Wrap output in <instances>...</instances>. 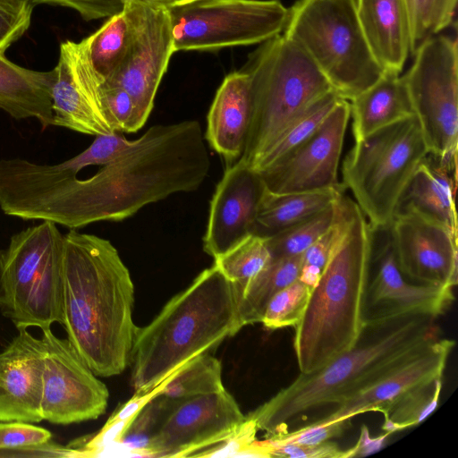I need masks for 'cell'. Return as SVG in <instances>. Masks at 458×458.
<instances>
[{"label": "cell", "mask_w": 458, "mask_h": 458, "mask_svg": "<svg viewBox=\"0 0 458 458\" xmlns=\"http://www.w3.org/2000/svg\"><path fill=\"white\" fill-rule=\"evenodd\" d=\"M210 165L198 121L157 124L88 179L0 174V208L23 220L50 221L71 229L122 221L172 194L196 191Z\"/></svg>", "instance_id": "6da1fadb"}, {"label": "cell", "mask_w": 458, "mask_h": 458, "mask_svg": "<svg viewBox=\"0 0 458 458\" xmlns=\"http://www.w3.org/2000/svg\"><path fill=\"white\" fill-rule=\"evenodd\" d=\"M133 304V282L114 246L75 229L64 234L61 325L98 377L120 375L131 364L139 328Z\"/></svg>", "instance_id": "7a4b0ae2"}, {"label": "cell", "mask_w": 458, "mask_h": 458, "mask_svg": "<svg viewBox=\"0 0 458 458\" xmlns=\"http://www.w3.org/2000/svg\"><path fill=\"white\" fill-rule=\"evenodd\" d=\"M436 319L411 315L367 322L352 348L314 372H300L246 417L267 437L288 432L290 423L305 412L340 403L439 338Z\"/></svg>", "instance_id": "3957f363"}, {"label": "cell", "mask_w": 458, "mask_h": 458, "mask_svg": "<svg viewBox=\"0 0 458 458\" xmlns=\"http://www.w3.org/2000/svg\"><path fill=\"white\" fill-rule=\"evenodd\" d=\"M240 297L236 285L215 265L172 297L136 333L131 357L135 392L153 390L191 359L237 334L243 327Z\"/></svg>", "instance_id": "277c9868"}, {"label": "cell", "mask_w": 458, "mask_h": 458, "mask_svg": "<svg viewBox=\"0 0 458 458\" xmlns=\"http://www.w3.org/2000/svg\"><path fill=\"white\" fill-rule=\"evenodd\" d=\"M369 274V223L357 205L345 239L326 264L295 327L301 373L314 372L354 346L366 325Z\"/></svg>", "instance_id": "5b68a950"}, {"label": "cell", "mask_w": 458, "mask_h": 458, "mask_svg": "<svg viewBox=\"0 0 458 458\" xmlns=\"http://www.w3.org/2000/svg\"><path fill=\"white\" fill-rule=\"evenodd\" d=\"M242 69L250 78L251 113L240 159L252 167L285 128L334 89L302 47L283 33L261 43Z\"/></svg>", "instance_id": "8992f818"}, {"label": "cell", "mask_w": 458, "mask_h": 458, "mask_svg": "<svg viewBox=\"0 0 458 458\" xmlns=\"http://www.w3.org/2000/svg\"><path fill=\"white\" fill-rule=\"evenodd\" d=\"M282 33L302 47L347 101L385 72L365 39L352 0H299L289 9Z\"/></svg>", "instance_id": "52a82bcc"}, {"label": "cell", "mask_w": 458, "mask_h": 458, "mask_svg": "<svg viewBox=\"0 0 458 458\" xmlns=\"http://www.w3.org/2000/svg\"><path fill=\"white\" fill-rule=\"evenodd\" d=\"M64 235L43 221L0 250V311L18 329L62 324Z\"/></svg>", "instance_id": "ba28073f"}, {"label": "cell", "mask_w": 458, "mask_h": 458, "mask_svg": "<svg viewBox=\"0 0 458 458\" xmlns=\"http://www.w3.org/2000/svg\"><path fill=\"white\" fill-rule=\"evenodd\" d=\"M428 153L415 115L354 141L342 165L344 189L371 225L392 223L398 200Z\"/></svg>", "instance_id": "9c48e42d"}, {"label": "cell", "mask_w": 458, "mask_h": 458, "mask_svg": "<svg viewBox=\"0 0 458 458\" xmlns=\"http://www.w3.org/2000/svg\"><path fill=\"white\" fill-rule=\"evenodd\" d=\"M168 9L174 51L261 44L285 27L280 0H193Z\"/></svg>", "instance_id": "30bf717a"}, {"label": "cell", "mask_w": 458, "mask_h": 458, "mask_svg": "<svg viewBox=\"0 0 458 458\" xmlns=\"http://www.w3.org/2000/svg\"><path fill=\"white\" fill-rule=\"evenodd\" d=\"M415 59L402 76L428 150L444 163H457V40L432 36L415 49Z\"/></svg>", "instance_id": "8fae6325"}, {"label": "cell", "mask_w": 458, "mask_h": 458, "mask_svg": "<svg viewBox=\"0 0 458 458\" xmlns=\"http://www.w3.org/2000/svg\"><path fill=\"white\" fill-rule=\"evenodd\" d=\"M132 22L127 53L107 83L123 88L135 106V126L143 127L174 53L168 9L144 0H126Z\"/></svg>", "instance_id": "7c38bea8"}, {"label": "cell", "mask_w": 458, "mask_h": 458, "mask_svg": "<svg viewBox=\"0 0 458 458\" xmlns=\"http://www.w3.org/2000/svg\"><path fill=\"white\" fill-rule=\"evenodd\" d=\"M369 274L366 292L365 321L421 315L437 318L454 301L450 287L417 284L408 280L395 257L392 223L371 225Z\"/></svg>", "instance_id": "4fadbf2b"}, {"label": "cell", "mask_w": 458, "mask_h": 458, "mask_svg": "<svg viewBox=\"0 0 458 458\" xmlns=\"http://www.w3.org/2000/svg\"><path fill=\"white\" fill-rule=\"evenodd\" d=\"M44 349L42 419L69 425L96 420L106 410L109 391L69 340L42 329Z\"/></svg>", "instance_id": "5bb4252c"}, {"label": "cell", "mask_w": 458, "mask_h": 458, "mask_svg": "<svg viewBox=\"0 0 458 458\" xmlns=\"http://www.w3.org/2000/svg\"><path fill=\"white\" fill-rule=\"evenodd\" d=\"M246 420L225 388L177 403L152 436L147 456L190 457L233 436Z\"/></svg>", "instance_id": "9a60e30c"}, {"label": "cell", "mask_w": 458, "mask_h": 458, "mask_svg": "<svg viewBox=\"0 0 458 458\" xmlns=\"http://www.w3.org/2000/svg\"><path fill=\"white\" fill-rule=\"evenodd\" d=\"M350 118L349 101L339 99L308 140L272 165L258 172L267 190L283 194L344 189L338 181V166Z\"/></svg>", "instance_id": "2e32d148"}, {"label": "cell", "mask_w": 458, "mask_h": 458, "mask_svg": "<svg viewBox=\"0 0 458 458\" xmlns=\"http://www.w3.org/2000/svg\"><path fill=\"white\" fill-rule=\"evenodd\" d=\"M395 257L410 281L454 288L458 279L457 235L444 225L414 212L392 221Z\"/></svg>", "instance_id": "e0dca14e"}, {"label": "cell", "mask_w": 458, "mask_h": 458, "mask_svg": "<svg viewBox=\"0 0 458 458\" xmlns=\"http://www.w3.org/2000/svg\"><path fill=\"white\" fill-rule=\"evenodd\" d=\"M266 191L260 174L242 159L227 165L210 202L203 250L214 259L252 233Z\"/></svg>", "instance_id": "ac0fdd59"}, {"label": "cell", "mask_w": 458, "mask_h": 458, "mask_svg": "<svg viewBox=\"0 0 458 458\" xmlns=\"http://www.w3.org/2000/svg\"><path fill=\"white\" fill-rule=\"evenodd\" d=\"M455 341L439 337L383 377L336 404V409L314 423L352 419L369 411L386 413L403 394L442 378Z\"/></svg>", "instance_id": "d6986e66"}, {"label": "cell", "mask_w": 458, "mask_h": 458, "mask_svg": "<svg viewBox=\"0 0 458 458\" xmlns=\"http://www.w3.org/2000/svg\"><path fill=\"white\" fill-rule=\"evenodd\" d=\"M44 349L27 328L0 352V421H41Z\"/></svg>", "instance_id": "ffe728a7"}, {"label": "cell", "mask_w": 458, "mask_h": 458, "mask_svg": "<svg viewBox=\"0 0 458 458\" xmlns=\"http://www.w3.org/2000/svg\"><path fill=\"white\" fill-rule=\"evenodd\" d=\"M251 113L250 78L242 69L225 77L207 118L205 139L227 165L243 154Z\"/></svg>", "instance_id": "44dd1931"}, {"label": "cell", "mask_w": 458, "mask_h": 458, "mask_svg": "<svg viewBox=\"0 0 458 458\" xmlns=\"http://www.w3.org/2000/svg\"><path fill=\"white\" fill-rule=\"evenodd\" d=\"M369 49L379 65L400 73L411 53V35L405 0H352Z\"/></svg>", "instance_id": "7402d4cb"}, {"label": "cell", "mask_w": 458, "mask_h": 458, "mask_svg": "<svg viewBox=\"0 0 458 458\" xmlns=\"http://www.w3.org/2000/svg\"><path fill=\"white\" fill-rule=\"evenodd\" d=\"M456 174L457 165H448L428 153L404 188L394 215L414 212L444 225L457 235Z\"/></svg>", "instance_id": "603a6c76"}, {"label": "cell", "mask_w": 458, "mask_h": 458, "mask_svg": "<svg viewBox=\"0 0 458 458\" xmlns=\"http://www.w3.org/2000/svg\"><path fill=\"white\" fill-rule=\"evenodd\" d=\"M54 69L30 70L0 55V108L15 119L35 118L43 129L54 125Z\"/></svg>", "instance_id": "cb8c5ba5"}, {"label": "cell", "mask_w": 458, "mask_h": 458, "mask_svg": "<svg viewBox=\"0 0 458 458\" xmlns=\"http://www.w3.org/2000/svg\"><path fill=\"white\" fill-rule=\"evenodd\" d=\"M399 74L385 71L372 86L349 101L354 141L414 115L406 87Z\"/></svg>", "instance_id": "d4e9b609"}, {"label": "cell", "mask_w": 458, "mask_h": 458, "mask_svg": "<svg viewBox=\"0 0 458 458\" xmlns=\"http://www.w3.org/2000/svg\"><path fill=\"white\" fill-rule=\"evenodd\" d=\"M344 189L276 194L267 188L260 201L252 234L268 238L331 205Z\"/></svg>", "instance_id": "484cf974"}, {"label": "cell", "mask_w": 458, "mask_h": 458, "mask_svg": "<svg viewBox=\"0 0 458 458\" xmlns=\"http://www.w3.org/2000/svg\"><path fill=\"white\" fill-rule=\"evenodd\" d=\"M131 140L120 132L97 135L85 150L57 165H38L22 158L0 160V174L30 180H52L77 176L89 165H104L115 158Z\"/></svg>", "instance_id": "4316f807"}, {"label": "cell", "mask_w": 458, "mask_h": 458, "mask_svg": "<svg viewBox=\"0 0 458 458\" xmlns=\"http://www.w3.org/2000/svg\"><path fill=\"white\" fill-rule=\"evenodd\" d=\"M54 71L55 81L51 89L54 125L95 136L115 132L83 93L64 54L59 53Z\"/></svg>", "instance_id": "83f0119b"}, {"label": "cell", "mask_w": 458, "mask_h": 458, "mask_svg": "<svg viewBox=\"0 0 458 458\" xmlns=\"http://www.w3.org/2000/svg\"><path fill=\"white\" fill-rule=\"evenodd\" d=\"M301 266L302 255L271 259L251 279L239 301V314L243 327L261 323L268 301L280 290L298 279Z\"/></svg>", "instance_id": "f1b7e54d"}, {"label": "cell", "mask_w": 458, "mask_h": 458, "mask_svg": "<svg viewBox=\"0 0 458 458\" xmlns=\"http://www.w3.org/2000/svg\"><path fill=\"white\" fill-rule=\"evenodd\" d=\"M221 361L210 352L185 363L157 387L154 396L171 403L224 390Z\"/></svg>", "instance_id": "f546056e"}, {"label": "cell", "mask_w": 458, "mask_h": 458, "mask_svg": "<svg viewBox=\"0 0 458 458\" xmlns=\"http://www.w3.org/2000/svg\"><path fill=\"white\" fill-rule=\"evenodd\" d=\"M132 37V22L126 6L109 17L86 38L89 59L98 75L107 81L122 64Z\"/></svg>", "instance_id": "4dcf8cb0"}, {"label": "cell", "mask_w": 458, "mask_h": 458, "mask_svg": "<svg viewBox=\"0 0 458 458\" xmlns=\"http://www.w3.org/2000/svg\"><path fill=\"white\" fill-rule=\"evenodd\" d=\"M339 99L334 90L317 99L284 130L251 168L259 172L302 144L318 129Z\"/></svg>", "instance_id": "1f68e13d"}, {"label": "cell", "mask_w": 458, "mask_h": 458, "mask_svg": "<svg viewBox=\"0 0 458 458\" xmlns=\"http://www.w3.org/2000/svg\"><path fill=\"white\" fill-rule=\"evenodd\" d=\"M270 260L266 238L251 233L215 258L214 265L236 285L242 295L246 285Z\"/></svg>", "instance_id": "d6a6232c"}, {"label": "cell", "mask_w": 458, "mask_h": 458, "mask_svg": "<svg viewBox=\"0 0 458 458\" xmlns=\"http://www.w3.org/2000/svg\"><path fill=\"white\" fill-rule=\"evenodd\" d=\"M339 197L321 211L266 238L271 259L302 255L334 221Z\"/></svg>", "instance_id": "836d02e7"}, {"label": "cell", "mask_w": 458, "mask_h": 458, "mask_svg": "<svg viewBox=\"0 0 458 458\" xmlns=\"http://www.w3.org/2000/svg\"><path fill=\"white\" fill-rule=\"evenodd\" d=\"M442 390V378L422 385L400 397L384 413L396 431L406 429L422 422L437 407Z\"/></svg>", "instance_id": "e575fe53"}, {"label": "cell", "mask_w": 458, "mask_h": 458, "mask_svg": "<svg viewBox=\"0 0 458 458\" xmlns=\"http://www.w3.org/2000/svg\"><path fill=\"white\" fill-rule=\"evenodd\" d=\"M311 290L299 279L291 283L268 301L261 323L271 330L295 327L305 312Z\"/></svg>", "instance_id": "d590c367"}, {"label": "cell", "mask_w": 458, "mask_h": 458, "mask_svg": "<svg viewBox=\"0 0 458 458\" xmlns=\"http://www.w3.org/2000/svg\"><path fill=\"white\" fill-rule=\"evenodd\" d=\"M51 437L50 431L29 422H0V450L47 452L50 456L66 457V447L51 445Z\"/></svg>", "instance_id": "8d00e7d4"}, {"label": "cell", "mask_w": 458, "mask_h": 458, "mask_svg": "<svg viewBox=\"0 0 458 458\" xmlns=\"http://www.w3.org/2000/svg\"><path fill=\"white\" fill-rule=\"evenodd\" d=\"M102 114L113 131L136 132L135 106L131 97L123 88L102 82L99 88Z\"/></svg>", "instance_id": "74e56055"}, {"label": "cell", "mask_w": 458, "mask_h": 458, "mask_svg": "<svg viewBox=\"0 0 458 458\" xmlns=\"http://www.w3.org/2000/svg\"><path fill=\"white\" fill-rule=\"evenodd\" d=\"M33 8L28 0H0V55L28 30Z\"/></svg>", "instance_id": "f35d334b"}, {"label": "cell", "mask_w": 458, "mask_h": 458, "mask_svg": "<svg viewBox=\"0 0 458 458\" xmlns=\"http://www.w3.org/2000/svg\"><path fill=\"white\" fill-rule=\"evenodd\" d=\"M350 420L331 421L325 424L310 423L293 432L267 437L276 443L312 445L340 437L350 425Z\"/></svg>", "instance_id": "ab89813d"}, {"label": "cell", "mask_w": 458, "mask_h": 458, "mask_svg": "<svg viewBox=\"0 0 458 458\" xmlns=\"http://www.w3.org/2000/svg\"><path fill=\"white\" fill-rule=\"evenodd\" d=\"M260 442L268 448L272 457L344 458V450L330 440L312 445L276 443L267 438Z\"/></svg>", "instance_id": "60d3db41"}, {"label": "cell", "mask_w": 458, "mask_h": 458, "mask_svg": "<svg viewBox=\"0 0 458 458\" xmlns=\"http://www.w3.org/2000/svg\"><path fill=\"white\" fill-rule=\"evenodd\" d=\"M34 5H58L76 11L85 21L109 18L120 13L126 0H30Z\"/></svg>", "instance_id": "b9f144b4"}, {"label": "cell", "mask_w": 458, "mask_h": 458, "mask_svg": "<svg viewBox=\"0 0 458 458\" xmlns=\"http://www.w3.org/2000/svg\"><path fill=\"white\" fill-rule=\"evenodd\" d=\"M258 432L255 422L246 417L240 428L230 437L220 444L199 453V457H240L242 453L256 440Z\"/></svg>", "instance_id": "7bdbcfd3"}, {"label": "cell", "mask_w": 458, "mask_h": 458, "mask_svg": "<svg viewBox=\"0 0 458 458\" xmlns=\"http://www.w3.org/2000/svg\"><path fill=\"white\" fill-rule=\"evenodd\" d=\"M390 435V433L385 432L380 436L372 437H370L368 427L362 425L356 444L352 447L344 450V458L363 457L375 454L385 445L386 440Z\"/></svg>", "instance_id": "ee69618b"}, {"label": "cell", "mask_w": 458, "mask_h": 458, "mask_svg": "<svg viewBox=\"0 0 458 458\" xmlns=\"http://www.w3.org/2000/svg\"><path fill=\"white\" fill-rule=\"evenodd\" d=\"M156 388L144 394H135L131 399L117 409L110 420L132 421L140 410L154 396Z\"/></svg>", "instance_id": "f6af8a7d"}, {"label": "cell", "mask_w": 458, "mask_h": 458, "mask_svg": "<svg viewBox=\"0 0 458 458\" xmlns=\"http://www.w3.org/2000/svg\"><path fill=\"white\" fill-rule=\"evenodd\" d=\"M442 30L453 21L457 0H432Z\"/></svg>", "instance_id": "bcb514c9"}, {"label": "cell", "mask_w": 458, "mask_h": 458, "mask_svg": "<svg viewBox=\"0 0 458 458\" xmlns=\"http://www.w3.org/2000/svg\"><path fill=\"white\" fill-rule=\"evenodd\" d=\"M144 1H146L148 3H150L152 4H156V5H159V6H164L165 8H169L171 6H174V5L183 4V3H186V2H191V1H193V0H144Z\"/></svg>", "instance_id": "7dc6e473"}, {"label": "cell", "mask_w": 458, "mask_h": 458, "mask_svg": "<svg viewBox=\"0 0 458 458\" xmlns=\"http://www.w3.org/2000/svg\"><path fill=\"white\" fill-rule=\"evenodd\" d=\"M28 1H30V0H28Z\"/></svg>", "instance_id": "c3c4849f"}]
</instances>
